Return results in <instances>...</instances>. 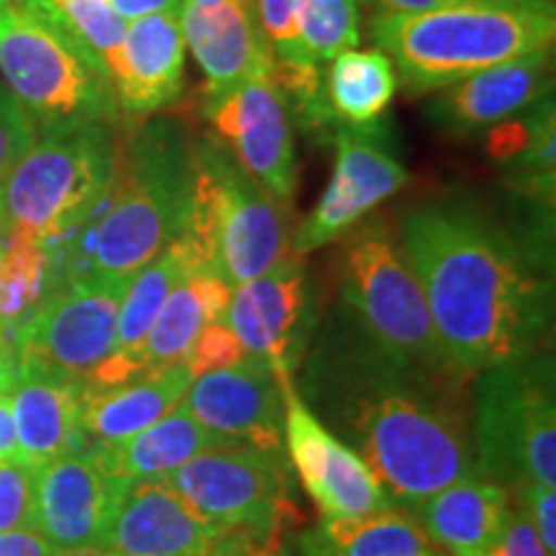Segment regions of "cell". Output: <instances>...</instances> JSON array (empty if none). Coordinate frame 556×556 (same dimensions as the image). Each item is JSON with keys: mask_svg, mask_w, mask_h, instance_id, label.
Returning <instances> with one entry per match:
<instances>
[{"mask_svg": "<svg viewBox=\"0 0 556 556\" xmlns=\"http://www.w3.org/2000/svg\"><path fill=\"white\" fill-rule=\"evenodd\" d=\"M294 384L402 510L443 486L482 477L471 441L469 379L438 377L389 356L343 304L319 317Z\"/></svg>", "mask_w": 556, "mask_h": 556, "instance_id": "6da1fadb", "label": "cell"}, {"mask_svg": "<svg viewBox=\"0 0 556 556\" xmlns=\"http://www.w3.org/2000/svg\"><path fill=\"white\" fill-rule=\"evenodd\" d=\"M402 253L435 336L467 379L548 351L552 229L507 227L469 199L422 201L400 225Z\"/></svg>", "mask_w": 556, "mask_h": 556, "instance_id": "7a4b0ae2", "label": "cell"}, {"mask_svg": "<svg viewBox=\"0 0 556 556\" xmlns=\"http://www.w3.org/2000/svg\"><path fill=\"white\" fill-rule=\"evenodd\" d=\"M191 201V142L173 119H155L131 139L111 189L86 225L58 245L52 283L73 276L129 281L186 225Z\"/></svg>", "mask_w": 556, "mask_h": 556, "instance_id": "3957f363", "label": "cell"}, {"mask_svg": "<svg viewBox=\"0 0 556 556\" xmlns=\"http://www.w3.org/2000/svg\"><path fill=\"white\" fill-rule=\"evenodd\" d=\"M554 31V13L516 9L374 13L371 18V39L409 93H435L486 67L552 50Z\"/></svg>", "mask_w": 556, "mask_h": 556, "instance_id": "277c9868", "label": "cell"}, {"mask_svg": "<svg viewBox=\"0 0 556 556\" xmlns=\"http://www.w3.org/2000/svg\"><path fill=\"white\" fill-rule=\"evenodd\" d=\"M176 240L193 270L217 274L229 289L253 281L289 255L281 201L212 137L191 142V201Z\"/></svg>", "mask_w": 556, "mask_h": 556, "instance_id": "5b68a950", "label": "cell"}, {"mask_svg": "<svg viewBox=\"0 0 556 556\" xmlns=\"http://www.w3.org/2000/svg\"><path fill=\"white\" fill-rule=\"evenodd\" d=\"M119 168L111 122H45L31 148L0 180V219L47 248L86 225Z\"/></svg>", "mask_w": 556, "mask_h": 556, "instance_id": "8992f818", "label": "cell"}, {"mask_svg": "<svg viewBox=\"0 0 556 556\" xmlns=\"http://www.w3.org/2000/svg\"><path fill=\"white\" fill-rule=\"evenodd\" d=\"M338 281L340 304L389 356L438 377L467 379L443 351L420 281L402 253L400 235L384 217L364 219L345 235Z\"/></svg>", "mask_w": 556, "mask_h": 556, "instance_id": "52a82bcc", "label": "cell"}, {"mask_svg": "<svg viewBox=\"0 0 556 556\" xmlns=\"http://www.w3.org/2000/svg\"><path fill=\"white\" fill-rule=\"evenodd\" d=\"M471 387V441L479 475L507 486H556L554 353L492 366Z\"/></svg>", "mask_w": 556, "mask_h": 556, "instance_id": "ba28073f", "label": "cell"}, {"mask_svg": "<svg viewBox=\"0 0 556 556\" xmlns=\"http://www.w3.org/2000/svg\"><path fill=\"white\" fill-rule=\"evenodd\" d=\"M0 75L13 99L41 122L116 116L106 70L34 0H13L0 11Z\"/></svg>", "mask_w": 556, "mask_h": 556, "instance_id": "9c48e42d", "label": "cell"}, {"mask_svg": "<svg viewBox=\"0 0 556 556\" xmlns=\"http://www.w3.org/2000/svg\"><path fill=\"white\" fill-rule=\"evenodd\" d=\"M199 516L229 531L287 541L302 523L287 454L214 443L165 479Z\"/></svg>", "mask_w": 556, "mask_h": 556, "instance_id": "30bf717a", "label": "cell"}, {"mask_svg": "<svg viewBox=\"0 0 556 556\" xmlns=\"http://www.w3.org/2000/svg\"><path fill=\"white\" fill-rule=\"evenodd\" d=\"M129 281L73 276L52 283L45 302L13 340L18 366L86 384L114 348Z\"/></svg>", "mask_w": 556, "mask_h": 556, "instance_id": "8fae6325", "label": "cell"}, {"mask_svg": "<svg viewBox=\"0 0 556 556\" xmlns=\"http://www.w3.org/2000/svg\"><path fill=\"white\" fill-rule=\"evenodd\" d=\"M101 546L116 556H287L283 541L229 531L199 516L165 479L122 492Z\"/></svg>", "mask_w": 556, "mask_h": 556, "instance_id": "7c38bea8", "label": "cell"}, {"mask_svg": "<svg viewBox=\"0 0 556 556\" xmlns=\"http://www.w3.org/2000/svg\"><path fill=\"white\" fill-rule=\"evenodd\" d=\"M332 139H336V168L328 189L289 242L291 255L296 258L345 238L387 199L405 189L409 180L394 142L379 124H366V127L340 124L332 131Z\"/></svg>", "mask_w": 556, "mask_h": 556, "instance_id": "4fadbf2b", "label": "cell"}, {"mask_svg": "<svg viewBox=\"0 0 556 556\" xmlns=\"http://www.w3.org/2000/svg\"><path fill=\"white\" fill-rule=\"evenodd\" d=\"M319 317V296L309 270L302 258L289 253L266 274L232 289L225 325L250 356L268 361L281 384L294 381Z\"/></svg>", "mask_w": 556, "mask_h": 556, "instance_id": "5bb4252c", "label": "cell"}, {"mask_svg": "<svg viewBox=\"0 0 556 556\" xmlns=\"http://www.w3.org/2000/svg\"><path fill=\"white\" fill-rule=\"evenodd\" d=\"M283 451L291 471L323 518H358L397 507L356 451L338 441L299 397L294 381H281Z\"/></svg>", "mask_w": 556, "mask_h": 556, "instance_id": "9a60e30c", "label": "cell"}, {"mask_svg": "<svg viewBox=\"0 0 556 556\" xmlns=\"http://www.w3.org/2000/svg\"><path fill=\"white\" fill-rule=\"evenodd\" d=\"M204 111L217 135L229 142L240 168L276 201H291L296 191L294 131L274 70L204 103Z\"/></svg>", "mask_w": 556, "mask_h": 556, "instance_id": "2e32d148", "label": "cell"}, {"mask_svg": "<svg viewBox=\"0 0 556 556\" xmlns=\"http://www.w3.org/2000/svg\"><path fill=\"white\" fill-rule=\"evenodd\" d=\"M184 405L219 441L274 454L283 451V394L276 371L261 356L201 374L186 389Z\"/></svg>", "mask_w": 556, "mask_h": 556, "instance_id": "e0dca14e", "label": "cell"}, {"mask_svg": "<svg viewBox=\"0 0 556 556\" xmlns=\"http://www.w3.org/2000/svg\"><path fill=\"white\" fill-rule=\"evenodd\" d=\"M552 50H539L435 90L426 116L448 137L490 135L552 99Z\"/></svg>", "mask_w": 556, "mask_h": 556, "instance_id": "ac0fdd59", "label": "cell"}, {"mask_svg": "<svg viewBox=\"0 0 556 556\" xmlns=\"http://www.w3.org/2000/svg\"><path fill=\"white\" fill-rule=\"evenodd\" d=\"M124 490L88 448L54 458L34 471L31 528L58 552L101 546Z\"/></svg>", "mask_w": 556, "mask_h": 556, "instance_id": "d6986e66", "label": "cell"}, {"mask_svg": "<svg viewBox=\"0 0 556 556\" xmlns=\"http://www.w3.org/2000/svg\"><path fill=\"white\" fill-rule=\"evenodd\" d=\"M178 21L186 50H191L204 73V103L217 101L255 75L274 70V52L261 29L253 0H225L217 5L184 3Z\"/></svg>", "mask_w": 556, "mask_h": 556, "instance_id": "ffe728a7", "label": "cell"}, {"mask_svg": "<svg viewBox=\"0 0 556 556\" xmlns=\"http://www.w3.org/2000/svg\"><path fill=\"white\" fill-rule=\"evenodd\" d=\"M186 41L178 16L129 21L119 54L109 70L116 106L129 114H155L184 93Z\"/></svg>", "mask_w": 556, "mask_h": 556, "instance_id": "44dd1931", "label": "cell"}, {"mask_svg": "<svg viewBox=\"0 0 556 556\" xmlns=\"http://www.w3.org/2000/svg\"><path fill=\"white\" fill-rule=\"evenodd\" d=\"M80 392L78 381L18 366L9 402L24 467L37 471L54 458L88 448L80 430Z\"/></svg>", "mask_w": 556, "mask_h": 556, "instance_id": "7402d4cb", "label": "cell"}, {"mask_svg": "<svg viewBox=\"0 0 556 556\" xmlns=\"http://www.w3.org/2000/svg\"><path fill=\"white\" fill-rule=\"evenodd\" d=\"M510 490L486 477L443 486L409 510L446 556H490L507 523Z\"/></svg>", "mask_w": 556, "mask_h": 556, "instance_id": "603a6c76", "label": "cell"}, {"mask_svg": "<svg viewBox=\"0 0 556 556\" xmlns=\"http://www.w3.org/2000/svg\"><path fill=\"white\" fill-rule=\"evenodd\" d=\"M191 381L189 368L176 364L116 387L83 384L80 430L86 443H116L150 428L184 400Z\"/></svg>", "mask_w": 556, "mask_h": 556, "instance_id": "cb8c5ba5", "label": "cell"}, {"mask_svg": "<svg viewBox=\"0 0 556 556\" xmlns=\"http://www.w3.org/2000/svg\"><path fill=\"white\" fill-rule=\"evenodd\" d=\"M214 443L227 441H219L217 435L201 428L197 417L180 400L168 415L160 417L150 428L116 443H93L88 451L114 482L131 486L139 482L168 479L189 458L214 446Z\"/></svg>", "mask_w": 556, "mask_h": 556, "instance_id": "d4e9b609", "label": "cell"}, {"mask_svg": "<svg viewBox=\"0 0 556 556\" xmlns=\"http://www.w3.org/2000/svg\"><path fill=\"white\" fill-rule=\"evenodd\" d=\"M229 296H232V289L217 274L193 270V274L180 278L160 307L148 338L131 361L135 379L184 364L186 353H189L201 328L225 319Z\"/></svg>", "mask_w": 556, "mask_h": 556, "instance_id": "484cf974", "label": "cell"}, {"mask_svg": "<svg viewBox=\"0 0 556 556\" xmlns=\"http://www.w3.org/2000/svg\"><path fill=\"white\" fill-rule=\"evenodd\" d=\"M189 274H193L189 255H186L178 240H173L155 261H150L148 266L131 276L122 299L119 319H116L114 348L103 358V364L90 374V379L86 381L88 387H116L135 379L131 361H135L137 351L142 348L173 287Z\"/></svg>", "mask_w": 556, "mask_h": 556, "instance_id": "4316f807", "label": "cell"}, {"mask_svg": "<svg viewBox=\"0 0 556 556\" xmlns=\"http://www.w3.org/2000/svg\"><path fill=\"white\" fill-rule=\"evenodd\" d=\"M296 556H446L402 507L358 518H323L296 533Z\"/></svg>", "mask_w": 556, "mask_h": 556, "instance_id": "83f0119b", "label": "cell"}, {"mask_svg": "<svg viewBox=\"0 0 556 556\" xmlns=\"http://www.w3.org/2000/svg\"><path fill=\"white\" fill-rule=\"evenodd\" d=\"M397 70L379 47L348 50L330 62L325 93L340 124H377L397 90Z\"/></svg>", "mask_w": 556, "mask_h": 556, "instance_id": "f1b7e54d", "label": "cell"}, {"mask_svg": "<svg viewBox=\"0 0 556 556\" xmlns=\"http://www.w3.org/2000/svg\"><path fill=\"white\" fill-rule=\"evenodd\" d=\"M52 289V258L45 242L24 232H11L0 253V336L5 345L29 323Z\"/></svg>", "mask_w": 556, "mask_h": 556, "instance_id": "f546056e", "label": "cell"}, {"mask_svg": "<svg viewBox=\"0 0 556 556\" xmlns=\"http://www.w3.org/2000/svg\"><path fill=\"white\" fill-rule=\"evenodd\" d=\"M34 3L109 75L127 31V21L119 18L109 0H34Z\"/></svg>", "mask_w": 556, "mask_h": 556, "instance_id": "4dcf8cb0", "label": "cell"}, {"mask_svg": "<svg viewBox=\"0 0 556 556\" xmlns=\"http://www.w3.org/2000/svg\"><path fill=\"white\" fill-rule=\"evenodd\" d=\"M358 0H302L299 45L312 65H330L338 54L356 50Z\"/></svg>", "mask_w": 556, "mask_h": 556, "instance_id": "1f68e13d", "label": "cell"}, {"mask_svg": "<svg viewBox=\"0 0 556 556\" xmlns=\"http://www.w3.org/2000/svg\"><path fill=\"white\" fill-rule=\"evenodd\" d=\"M258 11L261 29L266 34L274 65H307L317 67L304 58L299 45V11L302 0H253Z\"/></svg>", "mask_w": 556, "mask_h": 556, "instance_id": "d6a6232c", "label": "cell"}, {"mask_svg": "<svg viewBox=\"0 0 556 556\" xmlns=\"http://www.w3.org/2000/svg\"><path fill=\"white\" fill-rule=\"evenodd\" d=\"M245 356L248 351L242 348L238 336L227 328L225 319H217V323H208L201 328L197 340L189 348V353H186L184 366L197 379L201 374L219 371V368L240 364Z\"/></svg>", "mask_w": 556, "mask_h": 556, "instance_id": "836d02e7", "label": "cell"}, {"mask_svg": "<svg viewBox=\"0 0 556 556\" xmlns=\"http://www.w3.org/2000/svg\"><path fill=\"white\" fill-rule=\"evenodd\" d=\"M34 526V471L0 462V533Z\"/></svg>", "mask_w": 556, "mask_h": 556, "instance_id": "e575fe53", "label": "cell"}, {"mask_svg": "<svg viewBox=\"0 0 556 556\" xmlns=\"http://www.w3.org/2000/svg\"><path fill=\"white\" fill-rule=\"evenodd\" d=\"M34 137H37L34 116L0 83V180L9 176L21 155L31 148Z\"/></svg>", "mask_w": 556, "mask_h": 556, "instance_id": "d590c367", "label": "cell"}, {"mask_svg": "<svg viewBox=\"0 0 556 556\" xmlns=\"http://www.w3.org/2000/svg\"><path fill=\"white\" fill-rule=\"evenodd\" d=\"M374 13H426L443 9H516L554 13V0H364Z\"/></svg>", "mask_w": 556, "mask_h": 556, "instance_id": "8d00e7d4", "label": "cell"}, {"mask_svg": "<svg viewBox=\"0 0 556 556\" xmlns=\"http://www.w3.org/2000/svg\"><path fill=\"white\" fill-rule=\"evenodd\" d=\"M513 500L536 528L541 544L548 554H556V490L539 482H523L510 490Z\"/></svg>", "mask_w": 556, "mask_h": 556, "instance_id": "74e56055", "label": "cell"}, {"mask_svg": "<svg viewBox=\"0 0 556 556\" xmlns=\"http://www.w3.org/2000/svg\"><path fill=\"white\" fill-rule=\"evenodd\" d=\"M490 556H552L544 548V544H541L536 528L531 526L526 513L516 505V500H513L510 513H507L503 536H500L497 546L492 548Z\"/></svg>", "mask_w": 556, "mask_h": 556, "instance_id": "f35d334b", "label": "cell"}, {"mask_svg": "<svg viewBox=\"0 0 556 556\" xmlns=\"http://www.w3.org/2000/svg\"><path fill=\"white\" fill-rule=\"evenodd\" d=\"M54 548L34 528H16L0 533V556H54Z\"/></svg>", "mask_w": 556, "mask_h": 556, "instance_id": "ab89813d", "label": "cell"}, {"mask_svg": "<svg viewBox=\"0 0 556 556\" xmlns=\"http://www.w3.org/2000/svg\"><path fill=\"white\" fill-rule=\"evenodd\" d=\"M186 0H109V5L119 13V18L129 21L144 18V16H180Z\"/></svg>", "mask_w": 556, "mask_h": 556, "instance_id": "60d3db41", "label": "cell"}, {"mask_svg": "<svg viewBox=\"0 0 556 556\" xmlns=\"http://www.w3.org/2000/svg\"><path fill=\"white\" fill-rule=\"evenodd\" d=\"M0 462L21 464L16 422H13L9 397H0Z\"/></svg>", "mask_w": 556, "mask_h": 556, "instance_id": "b9f144b4", "label": "cell"}, {"mask_svg": "<svg viewBox=\"0 0 556 556\" xmlns=\"http://www.w3.org/2000/svg\"><path fill=\"white\" fill-rule=\"evenodd\" d=\"M16 379H18L16 353L0 340V397H9L13 387H16Z\"/></svg>", "mask_w": 556, "mask_h": 556, "instance_id": "7bdbcfd3", "label": "cell"}, {"mask_svg": "<svg viewBox=\"0 0 556 556\" xmlns=\"http://www.w3.org/2000/svg\"><path fill=\"white\" fill-rule=\"evenodd\" d=\"M54 556H116L103 546H83V548H65V552H54Z\"/></svg>", "mask_w": 556, "mask_h": 556, "instance_id": "ee69618b", "label": "cell"}, {"mask_svg": "<svg viewBox=\"0 0 556 556\" xmlns=\"http://www.w3.org/2000/svg\"><path fill=\"white\" fill-rule=\"evenodd\" d=\"M186 3H191V5H217V3H225V0H186Z\"/></svg>", "mask_w": 556, "mask_h": 556, "instance_id": "f6af8a7d", "label": "cell"}, {"mask_svg": "<svg viewBox=\"0 0 556 556\" xmlns=\"http://www.w3.org/2000/svg\"><path fill=\"white\" fill-rule=\"evenodd\" d=\"M11 3H13V0H0V11H3V9H9Z\"/></svg>", "mask_w": 556, "mask_h": 556, "instance_id": "bcb514c9", "label": "cell"}, {"mask_svg": "<svg viewBox=\"0 0 556 556\" xmlns=\"http://www.w3.org/2000/svg\"><path fill=\"white\" fill-rule=\"evenodd\" d=\"M0 340H3V336H0ZM3 343H5V340H3ZM11 348V345H9Z\"/></svg>", "mask_w": 556, "mask_h": 556, "instance_id": "7dc6e473", "label": "cell"}]
</instances>
